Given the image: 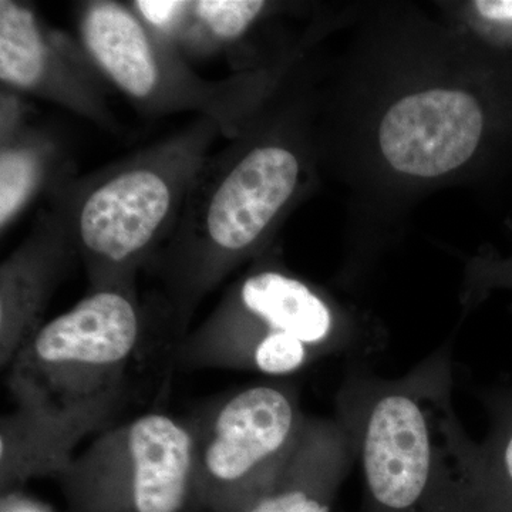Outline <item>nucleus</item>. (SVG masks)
<instances>
[{
    "instance_id": "9",
    "label": "nucleus",
    "mask_w": 512,
    "mask_h": 512,
    "mask_svg": "<svg viewBox=\"0 0 512 512\" xmlns=\"http://www.w3.org/2000/svg\"><path fill=\"white\" fill-rule=\"evenodd\" d=\"M356 461L345 424L308 417L295 447L245 512H332Z\"/></svg>"
},
{
    "instance_id": "11",
    "label": "nucleus",
    "mask_w": 512,
    "mask_h": 512,
    "mask_svg": "<svg viewBox=\"0 0 512 512\" xmlns=\"http://www.w3.org/2000/svg\"><path fill=\"white\" fill-rule=\"evenodd\" d=\"M63 60L52 49L32 10L0 2V79L25 92L64 97Z\"/></svg>"
},
{
    "instance_id": "13",
    "label": "nucleus",
    "mask_w": 512,
    "mask_h": 512,
    "mask_svg": "<svg viewBox=\"0 0 512 512\" xmlns=\"http://www.w3.org/2000/svg\"><path fill=\"white\" fill-rule=\"evenodd\" d=\"M490 429L480 443L466 512H512V387L490 394Z\"/></svg>"
},
{
    "instance_id": "8",
    "label": "nucleus",
    "mask_w": 512,
    "mask_h": 512,
    "mask_svg": "<svg viewBox=\"0 0 512 512\" xmlns=\"http://www.w3.org/2000/svg\"><path fill=\"white\" fill-rule=\"evenodd\" d=\"M488 130V110L476 94L431 87L394 101L380 120L384 161L407 177H444L473 160Z\"/></svg>"
},
{
    "instance_id": "2",
    "label": "nucleus",
    "mask_w": 512,
    "mask_h": 512,
    "mask_svg": "<svg viewBox=\"0 0 512 512\" xmlns=\"http://www.w3.org/2000/svg\"><path fill=\"white\" fill-rule=\"evenodd\" d=\"M336 413L362 467L363 512L467 511L480 443L454 409L448 350L397 379L350 372Z\"/></svg>"
},
{
    "instance_id": "19",
    "label": "nucleus",
    "mask_w": 512,
    "mask_h": 512,
    "mask_svg": "<svg viewBox=\"0 0 512 512\" xmlns=\"http://www.w3.org/2000/svg\"><path fill=\"white\" fill-rule=\"evenodd\" d=\"M2 512H53L39 501L23 495L19 490L2 494Z\"/></svg>"
},
{
    "instance_id": "18",
    "label": "nucleus",
    "mask_w": 512,
    "mask_h": 512,
    "mask_svg": "<svg viewBox=\"0 0 512 512\" xmlns=\"http://www.w3.org/2000/svg\"><path fill=\"white\" fill-rule=\"evenodd\" d=\"M478 276L484 285L512 291V255L507 258L488 259L478 268Z\"/></svg>"
},
{
    "instance_id": "14",
    "label": "nucleus",
    "mask_w": 512,
    "mask_h": 512,
    "mask_svg": "<svg viewBox=\"0 0 512 512\" xmlns=\"http://www.w3.org/2000/svg\"><path fill=\"white\" fill-rule=\"evenodd\" d=\"M40 151L29 144L3 147L0 156V227H8L25 207L42 177Z\"/></svg>"
},
{
    "instance_id": "3",
    "label": "nucleus",
    "mask_w": 512,
    "mask_h": 512,
    "mask_svg": "<svg viewBox=\"0 0 512 512\" xmlns=\"http://www.w3.org/2000/svg\"><path fill=\"white\" fill-rule=\"evenodd\" d=\"M302 158L284 141H261L211 168L202 165L187 200L181 239L195 295L258 251L302 181Z\"/></svg>"
},
{
    "instance_id": "4",
    "label": "nucleus",
    "mask_w": 512,
    "mask_h": 512,
    "mask_svg": "<svg viewBox=\"0 0 512 512\" xmlns=\"http://www.w3.org/2000/svg\"><path fill=\"white\" fill-rule=\"evenodd\" d=\"M200 133L99 178L72 214L74 244L94 289L128 288L164 238L202 168Z\"/></svg>"
},
{
    "instance_id": "12",
    "label": "nucleus",
    "mask_w": 512,
    "mask_h": 512,
    "mask_svg": "<svg viewBox=\"0 0 512 512\" xmlns=\"http://www.w3.org/2000/svg\"><path fill=\"white\" fill-rule=\"evenodd\" d=\"M52 266L36 252L16 255L3 265L2 309H0V360L8 369L16 355L42 328L40 313L45 306Z\"/></svg>"
},
{
    "instance_id": "6",
    "label": "nucleus",
    "mask_w": 512,
    "mask_h": 512,
    "mask_svg": "<svg viewBox=\"0 0 512 512\" xmlns=\"http://www.w3.org/2000/svg\"><path fill=\"white\" fill-rule=\"evenodd\" d=\"M192 427L151 412L101 431L59 477L69 512H195Z\"/></svg>"
},
{
    "instance_id": "1",
    "label": "nucleus",
    "mask_w": 512,
    "mask_h": 512,
    "mask_svg": "<svg viewBox=\"0 0 512 512\" xmlns=\"http://www.w3.org/2000/svg\"><path fill=\"white\" fill-rule=\"evenodd\" d=\"M144 338L130 288L94 289L37 330L6 369L18 412L2 420V494L62 476L80 443L109 424Z\"/></svg>"
},
{
    "instance_id": "7",
    "label": "nucleus",
    "mask_w": 512,
    "mask_h": 512,
    "mask_svg": "<svg viewBox=\"0 0 512 512\" xmlns=\"http://www.w3.org/2000/svg\"><path fill=\"white\" fill-rule=\"evenodd\" d=\"M308 417L285 384L245 387L194 427L195 512H245L301 436Z\"/></svg>"
},
{
    "instance_id": "10",
    "label": "nucleus",
    "mask_w": 512,
    "mask_h": 512,
    "mask_svg": "<svg viewBox=\"0 0 512 512\" xmlns=\"http://www.w3.org/2000/svg\"><path fill=\"white\" fill-rule=\"evenodd\" d=\"M80 32L87 52L101 72L131 99L164 103L174 86L164 53L143 20L126 6L96 2L84 10Z\"/></svg>"
},
{
    "instance_id": "17",
    "label": "nucleus",
    "mask_w": 512,
    "mask_h": 512,
    "mask_svg": "<svg viewBox=\"0 0 512 512\" xmlns=\"http://www.w3.org/2000/svg\"><path fill=\"white\" fill-rule=\"evenodd\" d=\"M471 9L495 39L512 47V0H477Z\"/></svg>"
},
{
    "instance_id": "15",
    "label": "nucleus",
    "mask_w": 512,
    "mask_h": 512,
    "mask_svg": "<svg viewBox=\"0 0 512 512\" xmlns=\"http://www.w3.org/2000/svg\"><path fill=\"white\" fill-rule=\"evenodd\" d=\"M266 8L259 0H200L191 2V18L221 42L238 39Z\"/></svg>"
},
{
    "instance_id": "16",
    "label": "nucleus",
    "mask_w": 512,
    "mask_h": 512,
    "mask_svg": "<svg viewBox=\"0 0 512 512\" xmlns=\"http://www.w3.org/2000/svg\"><path fill=\"white\" fill-rule=\"evenodd\" d=\"M133 8L138 18L146 22L153 29L168 32L180 25L181 20L188 15L191 2L180 0H140L134 2Z\"/></svg>"
},
{
    "instance_id": "5",
    "label": "nucleus",
    "mask_w": 512,
    "mask_h": 512,
    "mask_svg": "<svg viewBox=\"0 0 512 512\" xmlns=\"http://www.w3.org/2000/svg\"><path fill=\"white\" fill-rule=\"evenodd\" d=\"M338 313L305 282L254 272L183 348L195 366L286 376L342 346Z\"/></svg>"
}]
</instances>
